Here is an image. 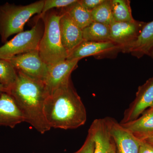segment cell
Instances as JSON below:
<instances>
[{
	"label": "cell",
	"instance_id": "6da1fadb",
	"mask_svg": "<svg viewBox=\"0 0 153 153\" xmlns=\"http://www.w3.org/2000/svg\"><path fill=\"white\" fill-rule=\"evenodd\" d=\"M44 112L51 128L74 129L84 125L87 120L85 105L71 79L48 94Z\"/></svg>",
	"mask_w": 153,
	"mask_h": 153
},
{
	"label": "cell",
	"instance_id": "7a4b0ae2",
	"mask_svg": "<svg viewBox=\"0 0 153 153\" xmlns=\"http://www.w3.org/2000/svg\"><path fill=\"white\" fill-rule=\"evenodd\" d=\"M17 71L16 82L6 93L13 98L25 122L40 133L45 134L51 128L44 115V102L48 95L45 84Z\"/></svg>",
	"mask_w": 153,
	"mask_h": 153
},
{
	"label": "cell",
	"instance_id": "3957f363",
	"mask_svg": "<svg viewBox=\"0 0 153 153\" xmlns=\"http://www.w3.org/2000/svg\"><path fill=\"white\" fill-rule=\"evenodd\" d=\"M61 13L48 11L41 17L44 32L38 47L40 57L48 66L65 60L68 53L63 47L60 37L59 21Z\"/></svg>",
	"mask_w": 153,
	"mask_h": 153
},
{
	"label": "cell",
	"instance_id": "277c9868",
	"mask_svg": "<svg viewBox=\"0 0 153 153\" xmlns=\"http://www.w3.org/2000/svg\"><path fill=\"white\" fill-rule=\"evenodd\" d=\"M44 1L27 5H16L6 3L0 6V36L3 43L15 34L23 32L25 24L33 15H40Z\"/></svg>",
	"mask_w": 153,
	"mask_h": 153
},
{
	"label": "cell",
	"instance_id": "5b68a950",
	"mask_svg": "<svg viewBox=\"0 0 153 153\" xmlns=\"http://www.w3.org/2000/svg\"><path fill=\"white\" fill-rule=\"evenodd\" d=\"M44 32V25L38 22L31 30L18 33L0 47V59L9 60L17 55L38 50Z\"/></svg>",
	"mask_w": 153,
	"mask_h": 153
},
{
	"label": "cell",
	"instance_id": "8992f818",
	"mask_svg": "<svg viewBox=\"0 0 153 153\" xmlns=\"http://www.w3.org/2000/svg\"><path fill=\"white\" fill-rule=\"evenodd\" d=\"M7 60L17 71H21L33 79L44 82L48 66L40 57L38 49L17 55Z\"/></svg>",
	"mask_w": 153,
	"mask_h": 153
},
{
	"label": "cell",
	"instance_id": "52a82bcc",
	"mask_svg": "<svg viewBox=\"0 0 153 153\" xmlns=\"http://www.w3.org/2000/svg\"><path fill=\"white\" fill-rule=\"evenodd\" d=\"M117 153H138L141 140L113 118H105Z\"/></svg>",
	"mask_w": 153,
	"mask_h": 153
},
{
	"label": "cell",
	"instance_id": "ba28073f",
	"mask_svg": "<svg viewBox=\"0 0 153 153\" xmlns=\"http://www.w3.org/2000/svg\"><path fill=\"white\" fill-rule=\"evenodd\" d=\"M152 108L153 76L139 87L135 98L125 111L123 118L120 123H125L135 120L146 110Z\"/></svg>",
	"mask_w": 153,
	"mask_h": 153
},
{
	"label": "cell",
	"instance_id": "9c48e42d",
	"mask_svg": "<svg viewBox=\"0 0 153 153\" xmlns=\"http://www.w3.org/2000/svg\"><path fill=\"white\" fill-rule=\"evenodd\" d=\"M146 23L134 21L131 22H116L110 25V41L120 46L122 52L135 41Z\"/></svg>",
	"mask_w": 153,
	"mask_h": 153
},
{
	"label": "cell",
	"instance_id": "30bf717a",
	"mask_svg": "<svg viewBox=\"0 0 153 153\" xmlns=\"http://www.w3.org/2000/svg\"><path fill=\"white\" fill-rule=\"evenodd\" d=\"M122 52L120 46L111 41L94 42L83 41L68 55L67 60H79L88 56H109Z\"/></svg>",
	"mask_w": 153,
	"mask_h": 153
},
{
	"label": "cell",
	"instance_id": "8fae6325",
	"mask_svg": "<svg viewBox=\"0 0 153 153\" xmlns=\"http://www.w3.org/2000/svg\"><path fill=\"white\" fill-rule=\"evenodd\" d=\"M78 61V60L66 59L48 66L47 76L44 82L48 94L71 79V73L76 68Z\"/></svg>",
	"mask_w": 153,
	"mask_h": 153
},
{
	"label": "cell",
	"instance_id": "7c38bea8",
	"mask_svg": "<svg viewBox=\"0 0 153 153\" xmlns=\"http://www.w3.org/2000/svg\"><path fill=\"white\" fill-rule=\"evenodd\" d=\"M59 28L62 44L68 55L84 41L82 30L63 9L61 12Z\"/></svg>",
	"mask_w": 153,
	"mask_h": 153
},
{
	"label": "cell",
	"instance_id": "4fadbf2b",
	"mask_svg": "<svg viewBox=\"0 0 153 153\" xmlns=\"http://www.w3.org/2000/svg\"><path fill=\"white\" fill-rule=\"evenodd\" d=\"M24 122L23 114L13 98L6 92L2 94L0 96V126L13 128Z\"/></svg>",
	"mask_w": 153,
	"mask_h": 153
},
{
	"label": "cell",
	"instance_id": "5bb4252c",
	"mask_svg": "<svg viewBox=\"0 0 153 153\" xmlns=\"http://www.w3.org/2000/svg\"><path fill=\"white\" fill-rule=\"evenodd\" d=\"M153 49V21L146 23L137 38L125 51L140 58L150 55Z\"/></svg>",
	"mask_w": 153,
	"mask_h": 153
},
{
	"label": "cell",
	"instance_id": "9a60e30c",
	"mask_svg": "<svg viewBox=\"0 0 153 153\" xmlns=\"http://www.w3.org/2000/svg\"><path fill=\"white\" fill-rule=\"evenodd\" d=\"M88 131L94 141V153H109L112 139L105 118L94 120Z\"/></svg>",
	"mask_w": 153,
	"mask_h": 153
},
{
	"label": "cell",
	"instance_id": "2e32d148",
	"mask_svg": "<svg viewBox=\"0 0 153 153\" xmlns=\"http://www.w3.org/2000/svg\"><path fill=\"white\" fill-rule=\"evenodd\" d=\"M121 124L137 138L143 140L153 134V110H147L135 120Z\"/></svg>",
	"mask_w": 153,
	"mask_h": 153
},
{
	"label": "cell",
	"instance_id": "e0dca14e",
	"mask_svg": "<svg viewBox=\"0 0 153 153\" xmlns=\"http://www.w3.org/2000/svg\"><path fill=\"white\" fill-rule=\"evenodd\" d=\"M84 41L104 42L111 41L109 26L93 22L82 30Z\"/></svg>",
	"mask_w": 153,
	"mask_h": 153
},
{
	"label": "cell",
	"instance_id": "ac0fdd59",
	"mask_svg": "<svg viewBox=\"0 0 153 153\" xmlns=\"http://www.w3.org/2000/svg\"><path fill=\"white\" fill-rule=\"evenodd\" d=\"M63 9L68 13L70 18L78 27L82 30L93 22L91 12L81 5L79 1L69 7Z\"/></svg>",
	"mask_w": 153,
	"mask_h": 153
},
{
	"label": "cell",
	"instance_id": "d6986e66",
	"mask_svg": "<svg viewBox=\"0 0 153 153\" xmlns=\"http://www.w3.org/2000/svg\"><path fill=\"white\" fill-rule=\"evenodd\" d=\"M114 20L116 22L134 21L131 13L130 1L128 0H111Z\"/></svg>",
	"mask_w": 153,
	"mask_h": 153
},
{
	"label": "cell",
	"instance_id": "ffe728a7",
	"mask_svg": "<svg viewBox=\"0 0 153 153\" xmlns=\"http://www.w3.org/2000/svg\"><path fill=\"white\" fill-rule=\"evenodd\" d=\"M91 15L93 22L110 26L114 21L111 0H105L103 3L91 11Z\"/></svg>",
	"mask_w": 153,
	"mask_h": 153
},
{
	"label": "cell",
	"instance_id": "44dd1931",
	"mask_svg": "<svg viewBox=\"0 0 153 153\" xmlns=\"http://www.w3.org/2000/svg\"><path fill=\"white\" fill-rule=\"evenodd\" d=\"M17 71L7 60L0 59V83L6 89V93L13 86L17 77Z\"/></svg>",
	"mask_w": 153,
	"mask_h": 153
},
{
	"label": "cell",
	"instance_id": "7402d4cb",
	"mask_svg": "<svg viewBox=\"0 0 153 153\" xmlns=\"http://www.w3.org/2000/svg\"><path fill=\"white\" fill-rule=\"evenodd\" d=\"M77 0H45L44 1L43 10L40 15H38V19L53 8H65L77 1Z\"/></svg>",
	"mask_w": 153,
	"mask_h": 153
},
{
	"label": "cell",
	"instance_id": "603a6c76",
	"mask_svg": "<svg viewBox=\"0 0 153 153\" xmlns=\"http://www.w3.org/2000/svg\"><path fill=\"white\" fill-rule=\"evenodd\" d=\"M94 141L91 134L88 131L87 137L83 145L74 153H94Z\"/></svg>",
	"mask_w": 153,
	"mask_h": 153
},
{
	"label": "cell",
	"instance_id": "cb8c5ba5",
	"mask_svg": "<svg viewBox=\"0 0 153 153\" xmlns=\"http://www.w3.org/2000/svg\"><path fill=\"white\" fill-rule=\"evenodd\" d=\"M105 0H80V4L85 9L91 12L97 6L104 1Z\"/></svg>",
	"mask_w": 153,
	"mask_h": 153
},
{
	"label": "cell",
	"instance_id": "d4e9b609",
	"mask_svg": "<svg viewBox=\"0 0 153 153\" xmlns=\"http://www.w3.org/2000/svg\"><path fill=\"white\" fill-rule=\"evenodd\" d=\"M138 153H153V147L146 141L141 140Z\"/></svg>",
	"mask_w": 153,
	"mask_h": 153
},
{
	"label": "cell",
	"instance_id": "484cf974",
	"mask_svg": "<svg viewBox=\"0 0 153 153\" xmlns=\"http://www.w3.org/2000/svg\"><path fill=\"white\" fill-rule=\"evenodd\" d=\"M109 153H117L116 148L114 141H112L109 151Z\"/></svg>",
	"mask_w": 153,
	"mask_h": 153
},
{
	"label": "cell",
	"instance_id": "4316f807",
	"mask_svg": "<svg viewBox=\"0 0 153 153\" xmlns=\"http://www.w3.org/2000/svg\"><path fill=\"white\" fill-rule=\"evenodd\" d=\"M143 140L146 141L147 143H148L150 145L153 147V134L146 138V139Z\"/></svg>",
	"mask_w": 153,
	"mask_h": 153
},
{
	"label": "cell",
	"instance_id": "83f0119b",
	"mask_svg": "<svg viewBox=\"0 0 153 153\" xmlns=\"http://www.w3.org/2000/svg\"><path fill=\"white\" fill-rule=\"evenodd\" d=\"M4 92H6V89L0 83V96L1 94Z\"/></svg>",
	"mask_w": 153,
	"mask_h": 153
},
{
	"label": "cell",
	"instance_id": "f1b7e54d",
	"mask_svg": "<svg viewBox=\"0 0 153 153\" xmlns=\"http://www.w3.org/2000/svg\"><path fill=\"white\" fill-rule=\"evenodd\" d=\"M150 56H152L153 58V49H152V52H151Z\"/></svg>",
	"mask_w": 153,
	"mask_h": 153
},
{
	"label": "cell",
	"instance_id": "f546056e",
	"mask_svg": "<svg viewBox=\"0 0 153 153\" xmlns=\"http://www.w3.org/2000/svg\"><path fill=\"white\" fill-rule=\"evenodd\" d=\"M148 110H153V108H149V109Z\"/></svg>",
	"mask_w": 153,
	"mask_h": 153
}]
</instances>
